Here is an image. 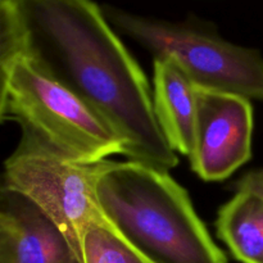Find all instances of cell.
<instances>
[{"instance_id": "cell-6", "label": "cell", "mask_w": 263, "mask_h": 263, "mask_svg": "<svg viewBox=\"0 0 263 263\" xmlns=\"http://www.w3.org/2000/svg\"><path fill=\"white\" fill-rule=\"evenodd\" d=\"M253 108L233 92L197 86L192 168L204 181H222L251 159Z\"/></svg>"}, {"instance_id": "cell-11", "label": "cell", "mask_w": 263, "mask_h": 263, "mask_svg": "<svg viewBox=\"0 0 263 263\" xmlns=\"http://www.w3.org/2000/svg\"><path fill=\"white\" fill-rule=\"evenodd\" d=\"M235 190H251L263 197V168L248 172L234 185Z\"/></svg>"}, {"instance_id": "cell-7", "label": "cell", "mask_w": 263, "mask_h": 263, "mask_svg": "<svg viewBox=\"0 0 263 263\" xmlns=\"http://www.w3.org/2000/svg\"><path fill=\"white\" fill-rule=\"evenodd\" d=\"M0 263H84L55 222L21 193L0 192Z\"/></svg>"}, {"instance_id": "cell-10", "label": "cell", "mask_w": 263, "mask_h": 263, "mask_svg": "<svg viewBox=\"0 0 263 263\" xmlns=\"http://www.w3.org/2000/svg\"><path fill=\"white\" fill-rule=\"evenodd\" d=\"M84 263H152L128 246L108 223H92L82 241Z\"/></svg>"}, {"instance_id": "cell-9", "label": "cell", "mask_w": 263, "mask_h": 263, "mask_svg": "<svg viewBox=\"0 0 263 263\" xmlns=\"http://www.w3.org/2000/svg\"><path fill=\"white\" fill-rule=\"evenodd\" d=\"M218 238L241 263H263V197L236 190L218 211Z\"/></svg>"}, {"instance_id": "cell-3", "label": "cell", "mask_w": 263, "mask_h": 263, "mask_svg": "<svg viewBox=\"0 0 263 263\" xmlns=\"http://www.w3.org/2000/svg\"><path fill=\"white\" fill-rule=\"evenodd\" d=\"M2 121H13L39 144L72 161L97 163L126 154L117 133L81 98L23 55L0 64Z\"/></svg>"}, {"instance_id": "cell-5", "label": "cell", "mask_w": 263, "mask_h": 263, "mask_svg": "<svg viewBox=\"0 0 263 263\" xmlns=\"http://www.w3.org/2000/svg\"><path fill=\"white\" fill-rule=\"evenodd\" d=\"M108 164L72 161L23 135L5 161L3 187L21 193L40 207L82 257L85 233L92 223H107L95 185Z\"/></svg>"}, {"instance_id": "cell-1", "label": "cell", "mask_w": 263, "mask_h": 263, "mask_svg": "<svg viewBox=\"0 0 263 263\" xmlns=\"http://www.w3.org/2000/svg\"><path fill=\"white\" fill-rule=\"evenodd\" d=\"M17 55L81 98L116 133L128 161L179 163L145 73L92 0H0V64Z\"/></svg>"}, {"instance_id": "cell-2", "label": "cell", "mask_w": 263, "mask_h": 263, "mask_svg": "<svg viewBox=\"0 0 263 263\" xmlns=\"http://www.w3.org/2000/svg\"><path fill=\"white\" fill-rule=\"evenodd\" d=\"M95 194L109 228L152 263H228L168 172L108 161Z\"/></svg>"}, {"instance_id": "cell-4", "label": "cell", "mask_w": 263, "mask_h": 263, "mask_svg": "<svg viewBox=\"0 0 263 263\" xmlns=\"http://www.w3.org/2000/svg\"><path fill=\"white\" fill-rule=\"evenodd\" d=\"M112 27L151 51L170 57L198 87L263 100V58L258 50L236 45L198 20L172 22L103 5Z\"/></svg>"}, {"instance_id": "cell-8", "label": "cell", "mask_w": 263, "mask_h": 263, "mask_svg": "<svg viewBox=\"0 0 263 263\" xmlns=\"http://www.w3.org/2000/svg\"><path fill=\"white\" fill-rule=\"evenodd\" d=\"M153 103L157 121L175 153L192 157L197 123V85L170 57L154 58Z\"/></svg>"}]
</instances>
